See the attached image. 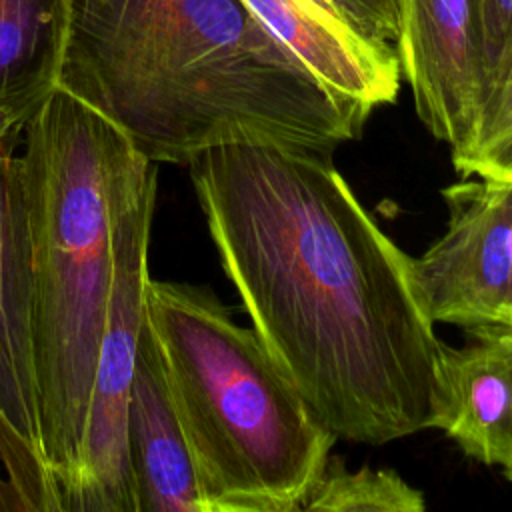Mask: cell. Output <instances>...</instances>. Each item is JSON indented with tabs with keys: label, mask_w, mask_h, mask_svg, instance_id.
Masks as SVG:
<instances>
[{
	"label": "cell",
	"mask_w": 512,
	"mask_h": 512,
	"mask_svg": "<svg viewBox=\"0 0 512 512\" xmlns=\"http://www.w3.org/2000/svg\"><path fill=\"white\" fill-rule=\"evenodd\" d=\"M434 430L486 464L512 470V328H470L462 346L442 348Z\"/></svg>",
	"instance_id": "10"
},
{
	"label": "cell",
	"mask_w": 512,
	"mask_h": 512,
	"mask_svg": "<svg viewBox=\"0 0 512 512\" xmlns=\"http://www.w3.org/2000/svg\"><path fill=\"white\" fill-rule=\"evenodd\" d=\"M58 86L154 164L228 144L332 154L370 116L324 90L240 0H70Z\"/></svg>",
	"instance_id": "2"
},
{
	"label": "cell",
	"mask_w": 512,
	"mask_h": 512,
	"mask_svg": "<svg viewBox=\"0 0 512 512\" xmlns=\"http://www.w3.org/2000/svg\"><path fill=\"white\" fill-rule=\"evenodd\" d=\"M22 126V120L0 110V406L40 450L30 336L32 238L24 160L18 152Z\"/></svg>",
	"instance_id": "9"
},
{
	"label": "cell",
	"mask_w": 512,
	"mask_h": 512,
	"mask_svg": "<svg viewBox=\"0 0 512 512\" xmlns=\"http://www.w3.org/2000/svg\"><path fill=\"white\" fill-rule=\"evenodd\" d=\"M424 506V494L396 470L370 466L346 470L330 458L302 510L420 512Z\"/></svg>",
	"instance_id": "13"
},
{
	"label": "cell",
	"mask_w": 512,
	"mask_h": 512,
	"mask_svg": "<svg viewBox=\"0 0 512 512\" xmlns=\"http://www.w3.org/2000/svg\"><path fill=\"white\" fill-rule=\"evenodd\" d=\"M344 16L366 36L396 46L400 30L398 0H334Z\"/></svg>",
	"instance_id": "16"
},
{
	"label": "cell",
	"mask_w": 512,
	"mask_h": 512,
	"mask_svg": "<svg viewBox=\"0 0 512 512\" xmlns=\"http://www.w3.org/2000/svg\"><path fill=\"white\" fill-rule=\"evenodd\" d=\"M32 238L30 336L40 452L60 512L76 486L114 282L118 186L142 154L56 86L22 126Z\"/></svg>",
	"instance_id": "3"
},
{
	"label": "cell",
	"mask_w": 512,
	"mask_h": 512,
	"mask_svg": "<svg viewBox=\"0 0 512 512\" xmlns=\"http://www.w3.org/2000/svg\"><path fill=\"white\" fill-rule=\"evenodd\" d=\"M188 168L252 328L330 432L380 446L432 430L444 342L414 296L408 254L332 154L228 144Z\"/></svg>",
	"instance_id": "1"
},
{
	"label": "cell",
	"mask_w": 512,
	"mask_h": 512,
	"mask_svg": "<svg viewBox=\"0 0 512 512\" xmlns=\"http://www.w3.org/2000/svg\"><path fill=\"white\" fill-rule=\"evenodd\" d=\"M506 326L512 328V234H510V280H508V296H506Z\"/></svg>",
	"instance_id": "18"
},
{
	"label": "cell",
	"mask_w": 512,
	"mask_h": 512,
	"mask_svg": "<svg viewBox=\"0 0 512 512\" xmlns=\"http://www.w3.org/2000/svg\"><path fill=\"white\" fill-rule=\"evenodd\" d=\"M248 12L338 100L368 114L400 92L392 44L358 30L334 0H240Z\"/></svg>",
	"instance_id": "8"
},
{
	"label": "cell",
	"mask_w": 512,
	"mask_h": 512,
	"mask_svg": "<svg viewBox=\"0 0 512 512\" xmlns=\"http://www.w3.org/2000/svg\"><path fill=\"white\" fill-rule=\"evenodd\" d=\"M126 434L138 512H204L192 454L148 320L136 352Z\"/></svg>",
	"instance_id": "11"
},
{
	"label": "cell",
	"mask_w": 512,
	"mask_h": 512,
	"mask_svg": "<svg viewBox=\"0 0 512 512\" xmlns=\"http://www.w3.org/2000/svg\"><path fill=\"white\" fill-rule=\"evenodd\" d=\"M158 164L138 156L116 194L114 282L98 350L80 472L64 512H138L128 458V400L146 320L148 242Z\"/></svg>",
	"instance_id": "5"
},
{
	"label": "cell",
	"mask_w": 512,
	"mask_h": 512,
	"mask_svg": "<svg viewBox=\"0 0 512 512\" xmlns=\"http://www.w3.org/2000/svg\"><path fill=\"white\" fill-rule=\"evenodd\" d=\"M70 0H0V110L26 122L58 86Z\"/></svg>",
	"instance_id": "12"
},
{
	"label": "cell",
	"mask_w": 512,
	"mask_h": 512,
	"mask_svg": "<svg viewBox=\"0 0 512 512\" xmlns=\"http://www.w3.org/2000/svg\"><path fill=\"white\" fill-rule=\"evenodd\" d=\"M396 52L418 118L460 150L488 88L484 0H398Z\"/></svg>",
	"instance_id": "7"
},
{
	"label": "cell",
	"mask_w": 512,
	"mask_h": 512,
	"mask_svg": "<svg viewBox=\"0 0 512 512\" xmlns=\"http://www.w3.org/2000/svg\"><path fill=\"white\" fill-rule=\"evenodd\" d=\"M146 320L162 354L204 512L302 510L336 436L256 330L234 322L212 292L152 278Z\"/></svg>",
	"instance_id": "4"
},
{
	"label": "cell",
	"mask_w": 512,
	"mask_h": 512,
	"mask_svg": "<svg viewBox=\"0 0 512 512\" xmlns=\"http://www.w3.org/2000/svg\"><path fill=\"white\" fill-rule=\"evenodd\" d=\"M506 478L512 482V470H510V472H506Z\"/></svg>",
	"instance_id": "19"
},
{
	"label": "cell",
	"mask_w": 512,
	"mask_h": 512,
	"mask_svg": "<svg viewBox=\"0 0 512 512\" xmlns=\"http://www.w3.org/2000/svg\"><path fill=\"white\" fill-rule=\"evenodd\" d=\"M444 234L408 256L414 296L432 324L506 326L512 182L464 176L442 190Z\"/></svg>",
	"instance_id": "6"
},
{
	"label": "cell",
	"mask_w": 512,
	"mask_h": 512,
	"mask_svg": "<svg viewBox=\"0 0 512 512\" xmlns=\"http://www.w3.org/2000/svg\"><path fill=\"white\" fill-rule=\"evenodd\" d=\"M452 164L462 176L512 182V46L492 68L476 126Z\"/></svg>",
	"instance_id": "14"
},
{
	"label": "cell",
	"mask_w": 512,
	"mask_h": 512,
	"mask_svg": "<svg viewBox=\"0 0 512 512\" xmlns=\"http://www.w3.org/2000/svg\"><path fill=\"white\" fill-rule=\"evenodd\" d=\"M484 26L488 64L492 72L496 62L512 46V0H484Z\"/></svg>",
	"instance_id": "17"
},
{
	"label": "cell",
	"mask_w": 512,
	"mask_h": 512,
	"mask_svg": "<svg viewBox=\"0 0 512 512\" xmlns=\"http://www.w3.org/2000/svg\"><path fill=\"white\" fill-rule=\"evenodd\" d=\"M0 512H60L58 490L40 450L0 406Z\"/></svg>",
	"instance_id": "15"
}]
</instances>
